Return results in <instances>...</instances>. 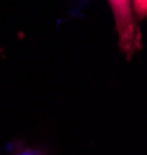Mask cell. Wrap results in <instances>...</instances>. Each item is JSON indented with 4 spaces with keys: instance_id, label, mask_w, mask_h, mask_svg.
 Returning a JSON list of instances; mask_svg holds the SVG:
<instances>
[{
    "instance_id": "6da1fadb",
    "label": "cell",
    "mask_w": 147,
    "mask_h": 155,
    "mask_svg": "<svg viewBox=\"0 0 147 155\" xmlns=\"http://www.w3.org/2000/svg\"><path fill=\"white\" fill-rule=\"evenodd\" d=\"M115 19L118 45L126 59H132L141 50V31L133 14L132 0H107Z\"/></svg>"
},
{
    "instance_id": "7a4b0ae2",
    "label": "cell",
    "mask_w": 147,
    "mask_h": 155,
    "mask_svg": "<svg viewBox=\"0 0 147 155\" xmlns=\"http://www.w3.org/2000/svg\"><path fill=\"white\" fill-rule=\"evenodd\" d=\"M132 9L136 20L147 17V0H132Z\"/></svg>"
}]
</instances>
